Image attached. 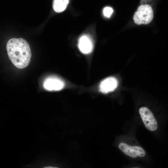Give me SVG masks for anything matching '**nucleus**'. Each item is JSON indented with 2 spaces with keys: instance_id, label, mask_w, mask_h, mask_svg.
I'll list each match as a JSON object with an SVG mask.
<instances>
[{
  "instance_id": "nucleus-6",
  "label": "nucleus",
  "mask_w": 168,
  "mask_h": 168,
  "mask_svg": "<svg viewBox=\"0 0 168 168\" xmlns=\"http://www.w3.org/2000/svg\"><path fill=\"white\" fill-rule=\"evenodd\" d=\"M118 85V82L115 77H109L100 82L99 86V91L103 93L106 94L114 91Z\"/></svg>"
},
{
  "instance_id": "nucleus-2",
  "label": "nucleus",
  "mask_w": 168,
  "mask_h": 168,
  "mask_svg": "<svg viewBox=\"0 0 168 168\" xmlns=\"http://www.w3.org/2000/svg\"><path fill=\"white\" fill-rule=\"evenodd\" d=\"M153 18V10L148 4L139 6L133 16L134 22L138 25L147 24L152 21Z\"/></svg>"
},
{
  "instance_id": "nucleus-1",
  "label": "nucleus",
  "mask_w": 168,
  "mask_h": 168,
  "mask_svg": "<svg viewBox=\"0 0 168 168\" xmlns=\"http://www.w3.org/2000/svg\"><path fill=\"white\" fill-rule=\"evenodd\" d=\"M6 49L9 59L16 68L23 69L29 65L31 53L30 45L25 40L11 39L7 43Z\"/></svg>"
},
{
  "instance_id": "nucleus-8",
  "label": "nucleus",
  "mask_w": 168,
  "mask_h": 168,
  "mask_svg": "<svg viewBox=\"0 0 168 168\" xmlns=\"http://www.w3.org/2000/svg\"><path fill=\"white\" fill-rule=\"evenodd\" d=\"M68 2L69 0H54V9L56 12H62L66 9Z\"/></svg>"
},
{
  "instance_id": "nucleus-7",
  "label": "nucleus",
  "mask_w": 168,
  "mask_h": 168,
  "mask_svg": "<svg viewBox=\"0 0 168 168\" xmlns=\"http://www.w3.org/2000/svg\"><path fill=\"white\" fill-rule=\"evenodd\" d=\"M78 46L80 51L84 54L91 53L93 47L91 39L87 35H83L79 38Z\"/></svg>"
},
{
  "instance_id": "nucleus-3",
  "label": "nucleus",
  "mask_w": 168,
  "mask_h": 168,
  "mask_svg": "<svg viewBox=\"0 0 168 168\" xmlns=\"http://www.w3.org/2000/svg\"><path fill=\"white\" fill-rule=\"evenodd\" d=\"M139 111L146 128L151 131L156 130L157 123L152 111L146 107H141Z\"/></svg>"
},
{
  "instance_id": "nucleus-9",
  "label": "nucleus",
  "mask_w": 168,
  "mask_h": 168,
  "mask_svg": "<svg viewBox=\"0 0 168 168\" xmlns=\"http://www.w3.org/2000/svg\"><path fill=\"white\" fill-rule=\"evenodd\" d=\"M113 12V9L109 7H105L103 11L104 15L107 17H109Z\"/></svg>"
},
{
  "instance_id": "nucleus-4",
  "label": "nucleus",
  "mask_w": 168,
  "mask_h": 168,
  "mask_svg": "<svg viewBox=\"0 0 168 168\" xmlns=\"http://www.w3.org/2000/svg\"><path fill=\"white\" fill-rule=\"evenodd\" d=\"M119 149L125 154L132 158L145 156L146 152L142 147L129 145L126 143L121 142L119 145Z\"/></svg>"
},
{
  "instance_id": "nucleus-5",
  "label": "nucleus",
  "mask_w": 168,
  "mask_h": 168,
  "mask_svg": "<svg viewBox=\"0 0 168 168\" xmlns=\"http://www.w3.org/2000/svg\"><path fill=\"white\" fill-rule=\"evenodd\" d=\"M64 81L56 76L49 77L47 78L43 83L44 88L50 91H56L62 90L65 86Z\"/></svg>"
}]
</instances>
